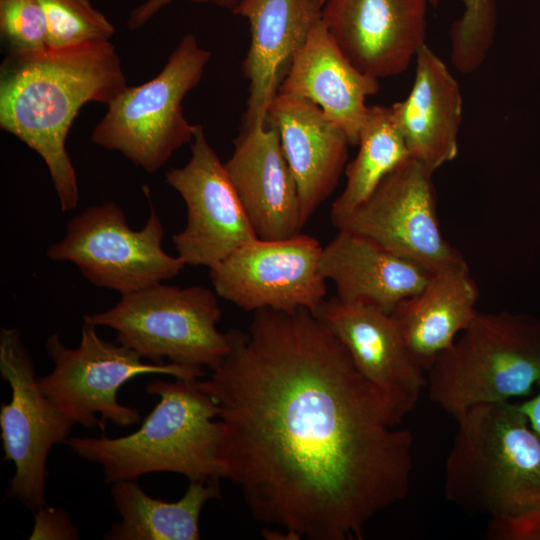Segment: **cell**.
<instances>
[{
	"mask_svg": "<svg viewBox=\"0 0 540 540\" xmlns=\"http://www.w3.org/2000/svg\"><path fill=\"white\" fill-rule=\"evenodd\" d=\"M0 35L8 53L43 50L48 27L38 0H0Z\"/></svg>",
	"mask_w": 540,
	"mask_h": 540,
	"instance_id": "4316f807",
	"label": "cell"
},
{
	"mask_svg": "<svg viewBox=\"0 0 540 540\" xmlns=\"http://www.w3.org/2000/svg\"><path fill=\"white\" fill-rule=\"evenodd\" d=\"M540 380V318L478 312L427 371L430 400L457 419L468 409L528 395Z\"/></svg>",
	"mask_w": 540,
	"mask_h": 540,
	"instance_id": "5b68a950",
	"label": "cell"
},
{
	"mask_svg": "<svg viewBox=\"0 0 540 540\" xmlns=\"http://www.w3.org/2000/svg\"><path fill=\"white\" fill-rule=\"evenodd\" d=\"M232 11L248 20L251 33L242 64L249 80L243 127L266 124L269 105L321 19L322 7L316 0H240Z\"/></svg>",
	"mask_w": 540,
	"mask_h": 540,
	"instance_id": "e0dca14e",
	"label": "cell"
},
{
	"mask_svg": "<svg viewBox=\"0 0 540 540\" xmlns=\"http://www.w3.org/2000/svg\"><path fill=\"white\" fill-rule=\"evenodd\" d=\"M438 0H430L436 4ZM462 15L450 28L451 62L463 74L477 71L492 48L497 27V0H461Z\"/></svg>",
	"mask_w": 540,
	"mask_h": 540,
	"instance_id": "d4e9b609",
	"label": "cell"
},
{
	"mask_svg": "<svg viewBox=\"0 0 540 540\" xmlns=\"http://www.w3.org/2000/svg\"><path fill=\"white\" fill-rule=\"evenodd\" d=\"M379 88L378 79L348 60L320 19L294 57L278 93L311 101L346 133L351 145H357L369 107L366 99Z\"/></svg>",
	"mask_w": 540,
	"mask_h": 540,
	"instance_id": "d6986e66",
	"label": "cell"
},
{
	"mask_svg": "<svg viewBox=\"0 0 540 540\" xmlns=\"http://www.w3.org/2000/svg\"><path fill=\"white\" fill-rule=\"evenodd\" d=\"M430 0H325L321 19L348 60L375 79L405 72L426 45Z\"/></svg>",
	"mask_w": 540,
	"mask_h": 540,
	"instance_id": "5bb4252c",
	"label": "cell"
},
{
	"mask_svg": "<svg viewBox=\"0 0 540 540\" xmlns=\"http://www.w3.org/2000/svg\"><path fill=\"white\" fill-rule=\"evenodd\" d=\"M174 0H146L142 4L135 7L127 21V27L130 30H135L146 24L154 17L162 8L170 4ZM195 3H212L217 6L233 10L240 0H190Z\"/></svg>",
	"mask_w": 540,
	"mask_h": 540,
	"instance_id": "f1b7e54d",
	"label": "cell"
},
{
	"mask_svg": "<svg viewBox=\"0 0 540 540\" xmlns=\"http://www.w3.org/2000/svg\"><path fill=\"white\" fill-rule=\"evenodd\" d=\"M0 374L11 390L10 401L0 406L3 461L15 467L5 498L35 512L46 505L49 453L66 442L76 423L41 390L33 359L13 327L0 330Z\"/></svg>",
	"mask_w": 540,
	"mask_h": 540,
	"instance_id": "8fae6325",
	"label": "cell"
},
{
	"mask_svg": "<svg viewBox=\"0 0 540 540\" xmlns=\"http://www.w3.org/2000/svg\"><path fill=\"white\" fill-rule=\"evenodd\" d=\"M407 97L393 104L410 157L435 172L457 157L463 98L457 80L426 44Z\"/></svg>",
	"mask_w": 540,
	"mask_h": 540,
	"instance_id": "ffe728a7",
	"label": "cell"
},
{
	"mask_svg": "<svg viewBox=\"0 0 540 540\" xmlns=\"http://www.w3.org/2000/svg\"><path fill=\"white\" fill-rule=\"evenodd\" d=\"M316 2L322 7L323 4H324V2H325V0H316Z\"/></svg>",
	"mask_w": 540,
	"mask_h": 540,
	"instance_id": "4dcf8cb0",
	"label": "cell"
},
{
	"mask_svg": "<svg viewBox=\"0 0 540 540\" xmlns=\"http://www.w3.org/2000/svg\"><path fill=\"white\" fill-rule=\"evenodd\" d=\"M150 206L138 230L129 227L117 203L90 206L67 223L64 237L50 245L46 255L54 262L74 264L92 285L121 295L172 279L186 265L164 251L165 230Z\"/></svg>",
	"mask_w": 540,
	"mask_h": 540,
	"instance_id": "9c48e42d",
	"label": "cell"
},
{
	"mask_svg": "<svg viewBox=\"0 0 540 540\" xmlns=\"http://www.w3.org/2000/svg\"><path fill=\"white\" fill-rule=\"evenodd\" d=\"M45 349L53 369L38 377L41 390L76 424L89 429L104 430L106 422L118 427L140 422V411L118 399L120 387L135 377L165 374L198 379L203 375L202 368L145 362L137 352L103 339L97 326L85 320L78 347H67L58 334H52Z\"/></svg>",
	"mask_w": 540,
	"mask_h": 540,
	"instance_id": "ba28073f",
	"label": "cell"
},
{
	"mask_svg": "<svg viewBox=\"0 0 540 540\" xmlns=\"http://www.w3.org/2000/svg\"><path fill=\"white\" fill-rule=\"evenodd\" d=\"M456 420L446 499L488 515L489 539L540 540V435L510 401L472 407Z\"/></svg>",
	"mask_w": 540,
	"mask_h": 540,
	"instance_id": "3957f363",
	"label": "cell"
},
{
	"mask_svg": "<svg viewBox=\"0 0 540 540\" xmlns=\"http://www.w3.org/2000/svg\"><path fill=\"white\" fill-rule=\"evenodd\" d=\"M479 290L469 268L431 275L391 313L415 362L428 371L473 321Z\"/></svg>",
	"mask_w": 540,
	"mask_h": 540,
	"instance_id": "7402d4cb",
	"label": "cell"
},
{
	"mask_svg": "<svg viewBox=\"0 0 540 540\" xmlns=\"http://www.w3.org/2000/svg\"><path fill=\"white\" fill-rule=\"evenodd\" d=\"M322 246L299 233L279 240L256 238L209 268L215 293L245 311H314L327 295L319 272Z\"/></svg>",
	"mask_w": 540,
	"mask_h": 540,
	"instance_id": "7c38bea8",
	"label": "cell"
},
{
	"mask_svg": "<svg viewBox=\"0 0 540 540\" xmlns=\"http://www.w3.org/2000/svg\"><path fill=\"white\" fill-rule=\"evenodd\" d=\"M266 121L277 131L296 180L305 225L337 187L351 144L317 105L298 96L278 93Z\"/></svg>",
	"mask_w": 540,
	"mask_h": 540,
	"instance_id": "ac0fdd59",
	"label": "cell"
},
{
	"mask_svg": "<svg viewBox=\"0 0 540 540\" xmlns=\"http://www.w3.org/2000/svg\"><path fill=\"white\" fill-rule=\"evenodd\" d=\"M319 272L334 283L339 299L387 313L421 290L431 276L411 261L346 230H338L322 248Z\"/></svg>",
	"mask_w": 540,
	"mask_h": 540,
	"instance_id": "44dd1931",
	"label": "cell"
},
{
	"mask_svg": "<svg viewBox=\"0 0 540 540\" xmlns=\"http://www.w3.org/2000/svg\"><path fill=\"white\" fill-rule=\"evenodd\" d=\"M229 334V353L198 381L218 409L221 477L283 539H362L409 492V411L308 309H260Z\"/></svg>",
	"mask_w": 540,
	"mask_h": 540,
	"instance_id": "6da1fadb",
	"label": "cell"
},
{
	"mask_svg": "<svg viewBox=\"0 0 540 540\" xmlns=\"http://www.w3.org/2000/svg\"><path fill=\"white\" fill-rule=\"evenodd\" d=\"M48 27V46L65 48L110 41L112 23L89 0H38Z\"/></svg>",
	"mask_w": 540,
	"mask_h": 540,
	"instance_id": "484cf974",
	"label": "cell"
},
{
	"mask_svg": "<svg viewBox=\"0 0 540 540\" xmlns=\"http://www.w3.org/2000/svg\"><path fill=\"white\" fill-rule=\"evenodd\" d=\"M210 57L196 36L184 35L155 77L127 85L107 105L92 131L93 143L120 152L148 173L158 171L193 140L196 125L184 117L182 101L200 82Z\"/></svg>",
	"mask_w": 540,
	"mask_h": 540,
	"instance_id": "52a82bcc",
	"label": "cell"
},
{
	"mask_svg": "<svg viewBox=\"0 0 540 540\" xmlns=\"http://www.w3.org/2000/svg\"><path fill=\"white\" fill-rule=\"evenodd\" d=\"M111 41L8 53L0 69V128L45 162L62 212L79 202L77 175L66 149L74 119L88 102L108 105L125 87Z\"/></svg>",
	"mask_w": 540,
	"mask_h": 540,
	"instance_id": "7a4b0ae2",
	"label": "cell"
},
{
	"mask_svg": "<svg viewBox=\"0 0 540 540\" xmlns=\"http://www.w3.org/2000/svg\"><path fill=\"white\" fill-rule=\"evenodd\" d=\"M110 492L120 520L105 532V540H198L201 511L220 497V485L219 480L190 481L174 502L151 497L137 480L112 483Z\"/></svg>",
	"mask_w": 540,
	"mask_h": 540,
	"instance_id": "603a6c76",
	"label": "cell"
},
{
	"mask_svg": "<svg viewBox=\"0 0 540 540\" xmlns=\"http://www.w3.org/2000/svg\"><path fill=\"white\" fill-rule=\"evenodd\" d=\"M537 386L538 392L530 399L518 404V407L526 415L531 427L540 435V380Z\"/></svg>",
	"mask_w": 540,
	"mask_h": 540,
	"instance_id": "f546056e",
	"label": "cell"
},
{
	"mask_svg": "<svg viewBox=\"0 0 540 540\" xmlns=\"http://www.w3.org/2000/svg\"><path fill=\"white\" fill-rule=\"evenodd\" d=\"M357 145V155L345 168L344 190L332 204L331 220L359 207L389 173L410 158L393 105L368 107Z\"/></svg>",
	"mask_w": 540,
	"mask_h": 540,
	"instance_id": "cb8c5ba5",
	"label": "cell"
},
{
	"mask_svg": "<svg viewBox=\"0 0 540 540\" xmlns=\"http://www.w3.org/2000/svg\"><path fill=\"white\" fill-rule=\"evenodd\" d=\"M313 313L338 338L357 370L411 412L427 387L391 313L333 296Z\"/></svg>",
	"mask_w": 540,
	"mask_h": 540,
	"instance_id": "9a60e30c",
	"label": "cell"
},
{
	"mask_svg": "<svg viewBox=\"0 0 540 540\" xmlns=\"http://www.w3.org/2000/svg\"><path fill=\"white\" fill-rule=\"evenodd\" d=\"M146 392L159 401L136 431L115 438L69 437L64 444L98 464L110 484L157 472L189 481L220 480L218 409L198 380H155L147 383Z\"/></svg>",
	"mask_w": 540,
	"mask_h": 540,
	"instance_id": "277c9868",
	"label": "cell"
},
{
	"mask_svg": "<svg viewBox=\"0 0 540 540\" xmlns=\"http://www.w3.org/2000/svg\"><path fill=\"white\" fill-rule=\"evenodd\" d=\"M224 163L226 173L259 239L301 233V203L277 131L269 124L243 127Z\"/></svg>",
	"mask_w": 540,
	"mask_h": 540,
	"instance_id": "2e32d148",
	"label": "cell"
},
{
	"mask_svg": "<svg viewBox=\"0 0 540 540\" xmlns=\"http://www.w3.org/2000/svg\"><path fill=\"white\" fill-rule=\"evenodd\" d=\"M165 182L186 205V225L172 237L185 265L211 268L257 238L202 125L195 126L189 161L168 170Z\"/></svg>",
	"mask_w": 540,
	"mask_h": 540,
	"instance_id": "4fadbf2b",
	"label": "cell"
},
{
	"mask_svg": "<svg viewBox=\"0 0 540 540\" xmlns=\"http://www.w3.org/2000/svg\"><path fill=\"white\" fill-rule=\"evenodd\" d=\"M433 173L410 157L364 203L331 222L338 230L362 235L430 275L469 268L441 232Z\"/></svg>",
	"mask_w": 540,
	"mask_h": 540,
	"instance_id": "30bf717a",
	"label": "cell"
},
{
	"mask_svg": "<svg viewBox=\"0 0 540 540\" xmlns=\"http://www.w3.org/2000/svg\"><path fill=\"white\" fill-rule=\"evenodd\" d=\"M217 294L200 285L163 282L121 295L111 308L83 320L116 332V342L154 364L174 363L211 370L229 353V331L221 333Z\"/></svg>",
	"mask_w": 540,
	"mask_h": 540,
	"instance_id": "8992f818",
	"label": "cell"
},
{
	"mask_svg": "<svg viewBox=\"0 0 540 540\" xmlns=\"http://www.w3.org/2000/svg\"><path fill=\"white\" fill-rule=\"evenodd\" d=\"M30 540H76L79 533L69 514L47 504L35 511Z\"/></svg>",
	"mask_w": 540,
	"mask_h": 540,
	"instance_id": "83f0119b",
	"label": "cell"
}]
</instances>
